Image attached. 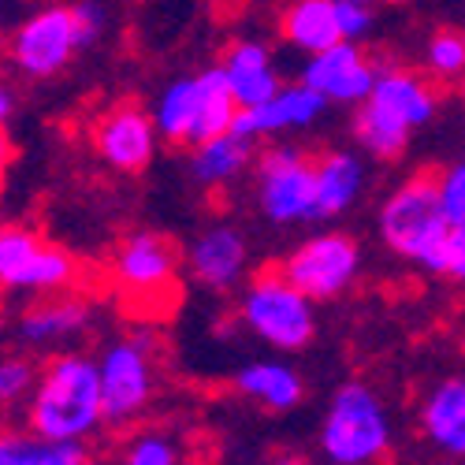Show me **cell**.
<instances>
[{
	"label": "cell",
	"mask_w": 465,
	"mask_h": 465,
	"mask_svg": "<svg viewBox=\"0 0 465 465\" xmlns=\"http://www.w3.org/2000/svg\"><path fill=\"white\" fill-rule=\"evenodd\" d=\"M157 134L161 131L153 112H145L142 104H115L94 124V149L108 168L138 175L157 153Z\"/></svg>",
	"instance_id": "obj_10"
},
{
	"label": "cell",
	"mask_w": 465,
	"mask_h": 465,
	"mask_svg": "<svg viewBox=\"0 0 465 465\" xmlns=\"http://www.w3.org/2000/svg\"><path fill=\"white\" fill-rule=\"evenodd\" d=\"M104 424L101 369L86 354L53 358L30 391V432L45 440H90Z\"/></svg>",
	"instance_id": "obj_1"
},
{
	"label": "cell",
	"mask_w": 465,
	"mask_h": 465,
	"mask_svg": "<svg viewBox=\"0 0 465 465\" xmlns=\"http://www.w3.org/2000/svg\"><path fill=\"white\" fill-rule=\"evenodd\" d=\"M179 272V250L153 231H138V235L124 239V246L112 257V280L120 283L127 298H149L161 302L175 287Z\"/></svg>",
	"instance_id": "obj_9"
},
{
	"label": "cell",
	"mask_w": 465,
	"mask_h": 465,
	"mask_svg": "<svg viewBox=\"0 0 465 465\" xmlns=\"http://www.w3.org/2000/svg\"><path fill=\"white\" fill-rule=\"evenodd\" d=\"M436 183H440V202L450 227H465V157L454 161Z\"/></svg>",
	"instance_id": "obj_30"
},
{
	"label": "cell",
	"mask_w": 465,
	"mask_h": 465,
	"mask_svg": "<svg viewBox=\"0 0 465 465\" xmlns=\"http://www.w3.org/2000/svg\"><path fill=\"white\" fill-rule=\"evenodd\" d=\"M90 328V305L79 298H49L30 305L19 317V339L30 346H56Z\"/></svg>",
	"instance_id": "obj_18"
},
{
	"label": "cell",
	"mask_w": 465,
	"mask_h": 465,
	"mask_svg": "<svg viewBox=\"0 0 465 465\" xmlns=\"http://www.w3.org/2000/svg\"><path fill=\"white\" fill-rule=\"evenodd\" d=\"M410 134L413 131L406 124H399L395 115L380 112L369 101H361L358 112H354V138H358V145L369 153V157H376V161H399L402 149L410 145Z\"/></svg>",
	"instance_id": "obj_25"
},
{
	"label": "cell",
	"mask_w": 465,
	"mask_h": 465,
	"mask_svg": "<svg viewBox=\"0 0 465 465\" xmlns=\"http://www.w3.org/2000/svg\"><path fill=\"white\" fill-rule=\"evenodd\" d=\"M358 272H361V250L342 231H324V235L305 239L283 261V276L313 302H331L342 291H351Z\"/></svg>",
	"instance_id": "obj_7"
},
{
	"label": "cell",
	"mask_w": 465,
	"mask_h": 465,
	"mask_svg": "<svg viewBox=\"0 0 465 465\" xmlns=\"http://www.w3.org/2000/svg\"><path fill=\"white\" fill-rule=\"evenodd\" d=\"M179 458H183L179 454V443L168 432H142L124 450V461L127 465H175Z\"/></svg>",
	"instance_id": "obj_28"
},
{
	"label": "cell",
	"mask_w": 465,
	"mask_h": 465,
	"mask_svg": "<svg viewBox=\"0 0 465 465\" xmlns=\"http://www.w3.org/2000/svg\"><path fill=\"white\" fill-rule=\"evenodd\" d=\"M253 157V138H242L235 131H227L220 138H209L202 145H193L190 172L202 186H227L231 179H239L250 168Z\"/></svg>",
	"instance_id": "obj_21"
},
{
	"label": "cell",
	"mask_w": 465,
	"mask_h": 465,
	"mask_svg": "<svg viewBox=\"0 0 465 465\" xmlns=\"http://www.w3.org/2000/svg\"><path fill=\"white\" fill-rule=\"evenodd\" d=\"M246 239L239 227L231 223H216L209 231H202L190 246V276L209 291H231L239 287L246 276Z\"/></svg>",
	"instance_id": "obj_13"
},
{
	"label": "cell",
	"mask_w": 465,
	"mask_h": 465,
	"mask_svg": "<svg viewBox=\"0 0 465 465\" xmlns=\"http://www.w3.org/2000/svg\"><path fill=\"white\" fill-rule=\"evenodd\" d=\"M376 223L387 250L440 276L443 250L450 239V220L440 202L436 175H413L402 186H395L380 205Z\"/></svg>",
	"instance_id": "obj_2"
},
{
	"label": "cell",
	"mask_w": 465,
	"mask_h": 465,
	"mask_svg": "<svg viewBox=\"0 0 465 465\" xmlns=\"http://www.w3.org/2000/svg\"><path fill=\"white\" fill-rule=\"evenodd\" d=\"M239 317L261 342H268L272 351H283V354L305 351L317 335L313 298L298 291L283 276V268L280 272H257L246 283L239 298Z\"/></svg>",
	"instance_id": "obj_4"
},
{
	"label": "cell",
	"mask_w": 465,
	"mask_h": 465,
	"mask_svg": "<svg viewBox=\"0 0 465 465\" xmlns=\"http://www.w3.org/2000/svg\"><path fill=\"white\" fill-rule=\"evenodd\" d=\"M101 369V402L104 424H131L157 391V372L145 339H120L112 342L97 361Z\"/></svg>",
	"instance_id": "obj_8"
},
{
	"label": "cell",
	"mask_w": 465,
	"mask_h": 465,
	"mask_svg": "<svg viewBox=\"0 0 465 465\" xmlns=\"http://www.w3.org/2000/svg\"><path fill=\"white\" fill-rule=\"evenodd\" d=\"M12 104H15V101H12V90H8L5 83H0V124H5L8 115H12Z\"/></svg>",
	"instance_id": "obj_35"
},
{
	"label": "cell",
	"mask_w": 465,
	"mask_h": 465,
	"mask_svg": "<svg viewBox=\"0 0 465 465\" xmlns=\"http://www.w3.org/2000/svg\"><path fill=\"white\" fill-rule=\"evenodd\" d=\"M313 168H317V220L351 213V205L365 190V164L358 153L331 149L313 161Z\"/></svg>",
	"instance_id": "obj_17"
},
{
	"label": "cell",
	"mask_w": 465,
	"mask_h": 465,
	"mask_svg": "<svg viewBox=\"0 0 465 465\" xmlns=\"http://www.w3.org/2000/svg\"><path fill=\"white\" fill-rule=\"evenodd\" d=\"M328 108V97L317 94L313 86H305L302 79L294 86H280L264 104L242 108L235 120V134L242 138H264V134H283V131H302L313 127Z\"/></svg>",
	"instance_id": "obj_12"
},
{
	"label": "cell",
	"mask_w": 465,
	"mask_h": 465,
	"mask_svg": "<svg viewBox=\"0 0 465 465\" xmlns=\"http://www.w3.org/2000/svg\"><path fill=\"white\" fill-rule=\"evenodd\" d=\"M8 164H12V138H8L5 124H0V183L8 175Z\"/></svg>",
	"instance_id": "obj_34"
},
{
	"label": "cell",
	"mask_w": 465,
	"mask_h": 465,
	"mask_svg": "<svg viewBox=\"0 0 465 465\" xmlns=\"http://www.w3.org/2000/svg\"><path fill=\"white\" fill-rule=\"evenodd\" d=\"M79 276V264L74 257L53 242H42L30 261L15 272V280L8 283V291H34V294H56V291H67Z\"/></svg>",
	"instance_id": "obj_23"
},
{
	"label": "cell",
	"mask_w": 465,
	"mask_h": 465,
	"mask_svg": "<svg viewBox=\"0 0 465 465\" xmlns=\"http://www.w3.org/2000/svg\"><path fill=\"white\" fill-rule=\"evenodd\" d=\"M257 202L272 223L317 220V168L302 145H272L257 157Z\"/></svg>",
	"instance_id": "obj_5"
},
{
	"label": "cell",
	"mask_w": 465,
	"mask_h": 465,
	"mask_svg": "<svg viewBox=\"0 0 465 465\" xmlns=\"http://www.w3.org/2000/svg\"><path fill=\"white\" fill-rule=\"evenodd\" d=\"M74 19H79V34H83V49H90L97 37L108 26V12L97 5V0H79L74 5Z\"/></svg>",
	"instance_id": "obj_32"
},
{
	"label": "cell",
	"mask_w": 465,
	"mask_h": 465,
	"mask_svg": "<svg viewBox=\"0 0 465 465\" xmlns=\"http://www.w3.org/2000/svg\"><path fill=\"white\" fill-rule=\"evenodd\" d=\"M440 276H450V280L465 283V227H450V239H447V250H443Z\"/></svg>",
	"instance_id": "obj_33"
},
{
	"label": "cell",
	"mask_w": 465,
	"mask_h": 465,
	"mask_svg": "<svg viewBox=\"0 0 465 465\" xmlns=\"http://www.w3.org/2000/svg\"><path fill=\"white\" fill-rule=\"evenodd\" d=\"M424 64L436 79H461L465 74V37L454 30H440L429 37V49H424Z\"/></svg>",
	"instance_id": "obj_26"
},
{
	"label": "cell",
	"mask_w": 465,
	"mask_h": 465,
	"mask_svg": "<svg viewBox=\"0 0 465 465\" xmlns=\"http://www.w3.org/2000/svg\"><path fill=\"white\" fill-rule=\"evenodd\" d=\"M74 53H83V34L74 19V5H45L30 12L8 42V56L26 79H53Z\"/></svg>",
	"instance_id": "obj_6"
},
{
	"label": "cell",
	"mask_w": 465,
	"mask_h": 465,
	"mask_svg": "<svg viewBox=\"0 0 465 465\" xmlns=\"http://www.w3.org/2000/svg\"><path fill=\"white\" fill-rule=\"evenodd\" d=\"M198 74H183V79L168 83L153 104V120H157L161 138L168 142H186L193 134V120H198Z\"/></svg>",
	"instance_id": "obj_24"
},
{
	"label": "cell",
	"mask_w": 465,
	"mask_h": 465,
	"mask_svg": "<svg viewBox=\"0 0 465 465\" xmlns=\"http://www.w3.org/2000/svg\"><path fill=\"white\" fill-rule=\"evenodd\" d=\"M83 440H45L37 432H0V465H83Z\"/></svg>",
	"instance_id": "obj_22"
},
{
	"label": "cell",
	"mask_w": 465,
	"mask_h": 465,
	"mask_svg": "<svg viewBox=\"0 0 465 465\" xmlns=\"http://www.w3.org/2000/svg\"><path fill=\"white\" fill-rule=\"evenodd\" d=\"M461 37H465V30H461Z\"/></svg>",
	"instance_id": "obj_38"
},
{
	"label": "cell",
	"mask_w": 465,
	"mask_h": 465,
	"mask_svg": "<svg viewBox=\"0 0 465 465\" xmlns=\"http://www.w3.org/2000/svg\"><path fill=\"white\" fill-rule=\"evenodd\" d=\"M34 383H37V369L26 358H5L0 361V410L30 399Z\"/></svg>",
	"instance_id": "obj_29"
},
{
	"label": "cell",
	"mask_w": 465,
	"mask_h": 465,
	"mask_svg": "<svg viewBox=\"0 0 465 465\" xmlns=\"http://www.w3.org/2000/svg\"><path fill=\"white\" fill-rule=\"evenodd\" d=\"M302 83L328 97V104H361L372 94L376 67L365 60L358 42H339L313 53L302 64Z\"/></svg>",
	"instance_id": "obj_11"
},
{
	"label": "cell",
	"mask_w": 465,
	"mask_h": 465,
	"mask_svg": "<svg viewBox=\"0 0 465 465\" xmlns=\"http://www.w3.org/2000/svg\"><path fill=\"white\" fill-rule=\"evenodd\" d=\"M223 74L231 83V94L242 108L264 104L272 94H280V71L272 64V53H268L261 42H235L223 53Z\"/></svg>",
	"instance_id": "obj_16"
},
{
	"label": "cell",
	"mask_w": 465,
	"mask_h": 465,
	"mask_svg": "<svg viewBox=\"0 0 465 465\" xmlns=\"http://www.w3.org/2000/svg\"><path fill=\"white\" fill-rule=\"evenodd\" d=\"M420 432L440 454L465 458V376L440 380L420 402Z\"/></svg>",
	"instance_id": "obj_15"
},
{
	"label": "cell",
	"mask_w": 465,
	"mask_h": 465,
	"mask_svg": "<svg viewBox=\"0 0 465 465\" xmlns=\"http://www.w3.org/2000/svg\"><path fill=\"white\" fill-rule=\"evenodd\" d=\"M0 5H5V0H0Z\"/></svg>",
	"instance_id": "obj_39"
},
{
	"label": "cell",
	"mask_w": 465,
	"mask_h": 465,
	"mask_svg": "<svg viewBox=\"0 0 465 465\" xmlns=\"http://www.w3.org/2000/svg\"><path fill=\"white\" fill-rule=\"evenodd\" d=\"M454 5H461V8H465V0H454Z\"/></svg>",
	"instance_id": "obj_36"
},
{
	"label": "cell",
	"mask_w": 465,
	"mask_h": 465,
	"mask_svg": "<svg viewBox=\"0 0 465 465\" xmlns=\"http://www.w3.org/2000/svg\"><path fill=\"white\" fill-rule=\"evenodd\" d=\"M235 391L268 413H291L305 395V383L287 361H253L235 376Z\"/></svg>",
	"instance_id": "obj_19"
},
{
	"label": "cell",
	"mask_w": 465,
	"mask_h": 465,
	"mask_svg": "<svg viewBox=\"0 0 465 465\" xmlns=\"http://www.w3.org/2000/svg\"><path fill=\"white\" fill-rule=\"evenodd\" d=\"M335 15H339V30L342 42H361V37L372 30V8L365 0H335Z\"/></svg>",
	"instance_id": "obj_31"
},
{
	"label": "cell",
	"mask_w": 465,
	"mask_h": 465,
	"mask_svg": "<svg viewBox=\"0 0 465 465\" xmlns=\"http://www.w3.org/2000/svg\"><path fill=\"white\" fill-rule=\"evenodd\" d=\"M42 246V239L34 235L30 227H0V287H8L15 280V272L30 261V253Z\"/></svg>",
	"instance_id": "obj_27"
},
{
	"label": "cell",
	"mask_w": 465,
	"mask_h": 465,
	"mask_svg": "<svg viewBox=\"0 0 465 465\" xmlns=\"http://www.w3.org/2000/svg\"><path fill=\"white\" fill-rule=\"evenodd\" d=\"M369 104H376L380 112L395 115L399 124H406L410 131L417 127H429L436 120V108H440V97L436 90L420 79L417 71H406V67H387V71H376V83H372V94L365 97Z\"/></svg>",
	"instance_id": "obj_14"
},
{
	"label": "cell",
	"mask_w": 465,
	"mask_h": 465,
	"mask_svg": "<svg viewBox=\"0 0 465 465\" xmlns=\"http://www.w3.org/2000/svg\"><path fill=\"white\" fill-rule=\"evenodd\" d=\"M365 5H372V0H365Z\"/></svg>",
	"instance_id": "obj_37"
},
{
	"label": "cell",
	"mask_w": 465,
	"mask_h": 465,
	"mask_svg": "<svg viewBox=\"0 0 465 465\" xmlns=\"http://www.w3.org/2000/svg\"><path fill=\"white\" fill-rule=\"evenodd\" d=\"M391 450V420L372 387L351 380L321 420V454L335 465H369Z\"/></svg>",
	"instance_id": "obj_3"
},
{
	"label": "cell",
	"mask_w": 465,
	"mask_h": 465,
	"mask_svg": "<svg viewBox=\"0 0 465 465\" xmlns=\"http://www.w3.org/2000/svg\"><path fill=\"white\" fill-rule=\"evenodd\" d=\"M280 30L287 37V45H294L305 56H313V53L331 49V45L342 42L335 0H294L280 19Z\"/></svg>",
	"instance_id": "obj_20"
}]
</instances>
